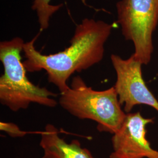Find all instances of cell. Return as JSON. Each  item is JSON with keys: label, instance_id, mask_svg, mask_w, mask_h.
<instances>
[{"label": "cell", "instance_id": "obj_1", "mask_svg": "<svg viewBox=\"0 0 158 158\" xmlns=\"http://www.w3.org/2000/svg\"><path fill=\"white\" fill-rule=\"evenodd\" d=\"M113 28L112 24L102 20L85 18L76 26L70 45L64 51L50 55H44L36 49L35 43L38 34L24 44L23 65L29 72L45 70L48 81L63 93L68 89V81L72 74L102 61L104 45Z\"/></svg>", "mask_w": 158, "mask_h": 158}, {"label": "cell", "instance_id": "obj_2", "mask_svg": "<svg viewBox=\"0 0 158 158\" xmlns=\"http://www.w3.org/2000/svg\"><path fill=\"white\" fill-rule=\"evenodd\" d=\"M23 40L15 37L0 42V60L4 73L0 77V102L11 111L26 110L32 103L47 107H55L57 94L45 87L34 85L27 76L22 62Z\"/></svg>", "mask_w": 158, "mask_h": 158}, {"label": "cell", "instance_id": "obj_3", "mask_svg": "<svg viewBox=\"0 0 158 158\" xmlns=\"http://www.w3.org/2000/svg\"><path fill=\"white\" fill-rule=\"evenodd\" d=\"M59 104L77 118L95 121L97 129L100 132L114 134L127 115L114 87L104 90H95L79 76L73 77L68 89L60 93Z\"/></svg>", "mask_w": 158, "mask_h": 158}, {"label": "cell", "instance_id": "obj_4", "mask_svg": "<svg viewBox=\"0 0 158 158\" xmlns=\"http://www.w3.org/2000/svg\"><path fill=\"white\" fill-rule=\"evenodd\" d=\"M116 9L123 35L134 44L132 55L147 65L153 52V34L158 24V0H119Z\"/></svg>", "mask_w": 158, "mask_h": 158}, {"label": "cell", "instance_id": "obj_5", "mask_svg": "<svg viewBox=\"0 0 158 158\" xmlns=\"http://www.w3.org/2000/svg\"><path fill=\"white\" fill-rule=\"evenodd\" d=\"M111 60L117 74L113 86L116 91L121 106L128 114L136 105H147L158 112V101L148 88L143 79L141 63L132 55L127 59L113 54Z\"/></svg>", "mask_w": 158, "mask_h": 158}, {"label": "cell", "instance_id": "obj_6", "mask_svg": "<svg viewBox=\"0 0 158 158\" xmlns=\"http://www.w3.org/2000/svg\"><path fill=\"white\" fill-rule=\"evenodd\" d=\"M154 123L139 112L127 114L118 131L113 134V152L110 158H158V151L152 149L146 138L147 125Z\"/></svg>", "mask_w": 158, "mask_h": 158}, {"label": "cell", "instance_id": "obj_7", "mask_svg": "<svg viewBox=\"0 0 158 158\" xmlns=\"http://www.w3.org/2000/svg\"><path fill=\"white\" fill-rule=\"evenodd\" d=\"M40 146L44 152L42 158H94L79 141L68 143L62 138L56 127L51 124L40 132Z\"/></svg>", "mask_w": 158, "mask_h": 158}, {"label": "cell", "instance_id": "obj_8", "mask_svg": "<svg viewBox=\"0 0 158 158\" xmlns=\"http://www.w3.org/2000/svg\"><path fill=\"white\" fill-rule=\"evenodd\" d=\"M52 0H32V10L36 12L40 31L49 28L51 17L63 6L62 4L52 5Z\"/></svg>", "mask_w": 158, "mask_h": 158}, {"label": "cell", "instance_id": "obj_9", "mask_svg": "<svg viewBox=\"0 0 158 158\" xmlns=\"http://www.w3.org/2000/svg\"><path fill=\"white\" fill-rule=\"evenodd\" d=\"M0 130L4 131L11 137H23L27 134V132L20 130L17 125L11 123L1 122Z\"/></svg>", "mask_w": 158, "mask_h": 158}]
</instances>
